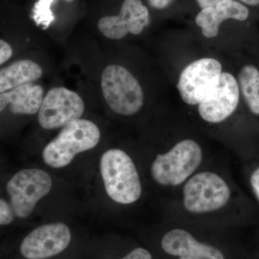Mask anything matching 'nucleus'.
Returning a JSON list of instances; mask_svg holds the SVG:
<instances>
[{"label":"nucleus","mask_w":259,"mask_h":259,"mask_svg":"<svg viewBox=\"0 0 259 259\" xmlns=\"http://www.w3.org/2000/svg\"><path fill=\"white\" fill-rule=\"evenodd\" d=\"M237 81L250 111L259 115V70L253 65H245Z\"/></svg>","instance_id":"nucleus-16"},{"label":"nucleus","mask_w":259,"mask_h":259,"mask_svg":"<svg viewBox=\"0 0 259 259\" xmlns=\"http://www.w3.org/2000/svg\"><path fill=\"white\" fill-rule=\"evenodd\" d=\"M202 158L203 152L198 143L193 140H183L168 152L156 156L151 165V176L161 185H180L193 175Z\"/></svg>","instance_id":"nucleus-3"},{"label":"nucleus","mask_w":259,"mask_h":259,"mask_svg":"<svg viewBox=\"0 0 259 259\" xmlns=\"http://www.w3.org/2000/svg\"><path fill=\"white\" fill-rule=\"evenodd\" d=\"M84 109V102L77 93L67 88H54L44 97L37 120L42 128H61L81 119Z\"/></svg>","instance_id":"nucleus-7"},{"label":"nucleus","mask_w":259,"mask_h":259,"mask_svg":"<svg viewBox=\"0 0 259 259\" xmlns=\"http://www.w3.org/2000/svg\"><path fill=\"white\" fill-rule=\"evenodd\" d=\"M54 0H40L35 5L33 10V18L37 24L49 26L54 18L51 10V5Z\"/></svg>","instance_id":"nucleus-17"},{"label":"nucleus","mask_w":259,"mask_h":259,"mask_svg":"<svg viewBox=\"0 0 259 259\" xmlns=\"http://www.w3.org/2000/svg\"><path fill=\"white\" fill-rule=\"evenodd\" d=\"M100 129L92 121L79 119L62 127L44 148V163L54 168L68 166L78 153L93 149L100 142Z\"/></svg>","instance_id":"nucleus-1"},{"label":"nucleus","mask_w":259,"mask_h":259,"mask_svg":"<svg viewBox=\"0 0 259 259\" xmlns=\"http://www.w3.org/2000/svg\"><path fill=\"white\" fill-rule=\"evenodd\" d=\"M15 215L11 204L5 199H0V225L7 226L13 222Z\"/></svg>","instance_id":"nucleus-18"},{"label":"nucleus","mask_w":259,"mask_h":259,"mask_svg":"<svg viewBox=\"0 0 259 259\" xmlns=\"http://www.w3.org/2000/svg\"><path fill=\"white\" fill-rule=\"evenodd\" d=\"M44 97V90L40 85L26 83L0 94V111H4L10 105L13 113L35 115L38 113Z\"/></svg>","instance_id":"nucleus-14"},{"label":"nucleus","mask_w":259,"mask_h":259,"mask_svg":"<svg viewBox=\"0 0 259 259\" xmlns=\"http://www.w3.org/2000/svg\"><path fill=\"white\" fill-rule=\"evenodd\" d=\"M100 172L109 197L122 204L134 203L142 193L141 180L134 161L120 149H110L100 159Z\"/></svg>","instance_id":"nucleus-2"},{"label":"nucleus","mask_w":259,"mask_h":259,"mask_svg":"<svg viewBox=\"0 0 259 259\" xmlns=\"http://www.w3.org/2000/svg\"><path fill=\"white\" fill-rule=\"evenodd\" d=\"M239 97L236 78L230 73L223 72L217 83L199 104V115L209 123L222 122L236 111Z\"/></svg>","instance_id":"nucleus-10"},{"label":"nucleus","mask_w":259,"mask_h":259,"mask_svg":"<svg viewBox=\"0 0 259 259\" xmlns=\"http://www.w3.org/2000/svg\"><path fill=\"white\" fill-rule=\"evenodd\" d=\"M120 259H153V258L148 250L144 248H136Z\"/></svg>","instance_id":"nucleus-19"},{"label":"nucleus","mask_w":259,"mask_h":259,"mask_svg":"<svg viewBox=\"0 0 259 259\" xmlns=\"http://www.w3.org/2000/svg\"><path fill=\"white\" fill-rule=\"evenodd\" d=\"M250 181L253 192L259 200V166L252 173Z\"/></svg>","instance_id":"nucleus-21"},{"label":"nucleus","mask_w":259,"mask_h":259,"mask_svg":"<svg viewBox=\"0 0 259 259\" xmlns=\"http://www.w3.org/2000/svg\"><path fill=\"white\" fill-rule=\"evenodd\" d=\"M42 75L41 66L35 61L29 59L15 61L0 71V93L32 83Z\"/></svg>","instance_id":"nucleus-15"},{"label":"nucleus","mask_w":259,"mask_h":259,"mask_svg":"<svg viewBox=\"0 0 259 259\" xmlns=\"http://www.w3.org/2000/svg\"><path fill=\"white\" fill-rule=\"evenodd\" d=\"M149 22V12L141 0H125L117 15L99 20L97 28L104 36L120 40L128 33L139 35Z\"/></svg>","instance_id":"nucleus-11"},{"label":"nucleus","mask_w":259,"mask_h":259,"mask_svg":"<svg viewBox=\"0 0 259 259\" xmlns=\"http://www.w3.org/2000/svg\"><path fill=\"white\" fill-rule=\"evenodd\" d=\"M223 67L212 58H203L191 63L180 74L177 88L181 98L190 105H198L217 83Z\"/></svg>","instance_id":"nucleus-8"},{"label":"nucleus","mask_w":259,"mask_h":259,"mask_svg":"<svg viewBox=\"0 0 259 259\" xmlns=\"http://www.w3.org/2000/svg\"><path fill=\"white\" fill-rule=\"evenodd\" d=\"M221 1H222V0H197L199 6L202 9L209 8V7L215 6L218 3H219Z\"/></svg>","instance_id":"nucleus-23"},{"label":"nucleus","mask_w":259,"mask_h":259,"mask_svg":"<svg viewBox=\"0 0 259 259\" xmlns=\"http://www.w3.org/2000/svg\"><path fill=\"white\" fill-rule=\"evenodd\" d=\"M13 56V49L8 42L0 40V64H5Z\"/></svg>","instance_id":"nucleus-20"},{"label":"nucleus","mask_w":259,"mask_h":259,"mask_svg":"<svg viewBox=\"0 0 259 259\" xmlns=\"http://www.w3.org/2000/svg\"><path fill=\"white\" fill-rule=\"evenodd\" d=\"M231 197L226 181L217 174L204 171L196 174L186 182L183 204L192 213H206L224 207Z\"/></svg>","instance_id":"nucleus-5"},{"label":"nucleus","mask_w":259,"mask_h":259,"mask_svg":"<svg viewBox=\"0 0 259 259\" xmlns=\"http://www.w3.org/2000/svg\"><path fill=\"white\" fill-rule=\"evenodd\" d=\"M249 15L248 8L236 0H222L215 6L202 9L195 18L204 37L217 36L221 23L228 19L244 21Z\"/></svg>","instance_id":"nucleus-13"},{"label":"nucleus","mask_w":259,"mask_h":259,"mask_svg":"<svg viewBox=\"0 0 259 259\" xmlns=\"http://www.w3.org/2000/svg\"><path fill=\"white\" fill-rule=\"evenodd\" d=\"M51 187L50 176L42 170L27 168L15 174L7 185L15 216L28 218L37 202L50 192Z\"/></svg>","instance_id":"nucleus-6"},{"label":"nucleus","mask_w":259,"mask_h":259,"mask_svg":"<svg viewBox=\"0 0 259 259\" xmlns=\"http://www.w3.org/2000/svg\"><path fill=\"white\" fill-rule=\"evenodd\" d=\"M161 247L166 253L179 259H225L218 248L201 243L185 230L168 232L162 238Z\"/></svg>","instance_id":"nucleus-12"},{"label":"nucleus","mask_w":259,"mask_h":259,"mask_svg":"<svg viewBox=\"0 0 259 259\" xmlns=\"http://www.w3.org/2000/svg\"><path fill=\"white\" fill-rule=\"evenodd\" d=\"M101 88L107 105L119 115H134L144 105V92L139 81L120 65L105 68L102 74Z\"/></svg>","instance_id":"nucleus-4"},{"label":"nucleus","mask_w":259,"mask_h":259,"mask_svg":"<svg viewBox=\"0 0 259 259\" xmlns=\"http://www.w3.org/2000/svg\"><path fill=\"white\" fill-rule=\"evenodd\" d=\"M150 5L155 9L162 10L167 8L173 0H148Z\"/></svg>","instance_id":"nucleus-22"},{"label":"nucleus","mask_w":259,"mask_h":259,"mask_svg":"<svg viewBox=\"0 0 259 259\" xmlns=\"http://www.w3.org/2000/svg\"><path fill=\"white\" fill-rule=\"evenodd\" d=\"M241 1L250 6H257L259 5V0H241Z\"/></svg>","instance_id":"nucleus-24"},{"label":"nucleus","mask_w":259,"mask_h":259,"mask_svg":"<svg viewBox=\"0 0 259 259\" xmlns=\"http://www.w3.org/2000/svg\"><path fill=\"white\" fill-rule=\"evenodd\" d=\"M71 233L63 223L38 227L24 238L20 254L26 259H48L60 254L69 246Z\"/></svg>","instance_id":"nucleus-9"}]
</instances>
